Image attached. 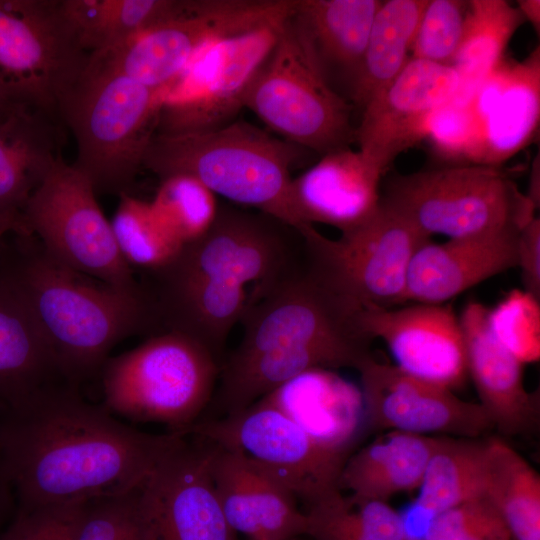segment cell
Listing matches in <instances>:
<instances>
[{"label": "cell", "mask_w": 540, "mask_h": 540, "mask_svg": "<svg viewBox=\"0 0 540 540\" xmlns=\"http://www.w3.org/2000/svg\"><path fill=\"white\" fill-rule=\"evenodd\" d=\"M181 434H150L71 385L0 410V470L20 509L88 502L139 487Z\"/></svg>", "instance_id": "1"}, {"label": "cell", "mask_w": 540, "mask_h": 540, "mask_svg": "<svg viewBox=\"0 0 540 540\" xmlns=\"http://www.w3.org/2000/svg\"><path fill=\"white\" fill-rule=\"evenodd\" d=\"M299 232L256 210L218 206L208 230L184 244L166 265L140 283L158 333L186 335L218 360L240 323L250 289L264 286L298 262Z\"/></svg>", "instance_id": "2"}, {"label": "cell", "mask_w": 540, "mask_h": 540, "mask_svg": "<svg viewBox=\"0 0 540 540\" xmlns=\"http://www.w3.org/2000/svg\"><path fill=\"white\" fill-rule=\"evenodd\" d=\"M0 272L30 311L64 377L78 388L100 375L119 342L157 334L142 286L125 290L75 271L31 234L0 239Z\"/></svg>", "instance_id": "3"}, {"label": "cell", "mask_w": 540, "mask_h": 540, "mask_svg": "<svg viewBox=\"0 0 540 540\" xmlns=\"http://www.w3.org/2000/svg\"><path fill=\"white\" fill-rule=\"evenodd\" d=\"M362 309L319 280L301 256L274 281L250 291L240 343L226 360L252 362L277 383L318 368L357 370L373 356Z\"/></svg>", "instance_id": "4"}, {"label": "cell", "mask_w": 540, "mask_h": 540, "mask_svg": "<svg viewBox=\"0 0 540 540\" xmlns=\"http://www.w3.org/2000/svg\"><path fill=\"white\" fill-rule=\"evenodd\" d=\"M307 151L243 120L200 132L158 133L143 168L159 179L187 174L236 206L267 214L296 230L291 171Z\"/></svg>", "instance_id": "5"}, {"label": "cell", "mask_w": 540, "mask_h": 540, "mask_svg": "<svg viewBox=\"0 0 540 540\" xmlns=\"http://www.w3.org/2000/svg\"><path fill=\"white\" fill-rule=\"evenodd\" d=\"M166 93L89 63L59 106L72 132L77 156L72 164L96 194L129 193L143 168Z\"/></svg>", "instance_id": "6"}, {"label": "cell", "mask_w": 540, "mask_h": 540, "mask_svg": "<svg viewBox=\"0 0 540 540\" xmlns=\"http://www.w3.org/2000/svg\"><path fill=\"white\" fill-rule=\"evenodd\" d=\"M221 361L181 333L151 335L109 357L100 375L103 407L114 416L158 423L184 434L211 403Z\"/></svg>", "instance_id": "7"}, {"label": "cell", "mask_w": 540, "mask_h": 540, "mask_svg": "<svg viewBox=\"0 0 540 540\" xmlns=\"http://www.w3.org/2000/svg\"><path fill=\"white\" fill-rule=\"evenodd\" d=\"M381 204L422 234L448 239L519 232L537 210L502 166L478 164L396 174Z\"/></svg>", "instance_id": "8"}, {"label": "cell", "mask_w": 540, "mask_h": 540, "mask_svg": "<svg viewBox=\"0 0 540 540\" xmlns=\"http://www.w3.org/2000/svg\"><path fill=\"white\" fill-rule=\"evenodd\" d=\"M269 130L320 156L356 140L354 106L329 82L293 14L243 102Z\"/></svg>", "instance_id": "9"}, {"label": "cell", "mask_w": 540, "mask_h": 540, "mask_svg": "<svg viewBox=\"0 0 540 540\" xmlns=\"http://www.w3.org/2000/svg\"><path fill=\"white\" fill-rule=\"evenodd\" d=\"M291 11V0H190L185 13L91 53L90 61L167 95L208 46L279 25Z\"/></svg>", "instance_id": "10"}, {"label": "cell", "mask_w": 540, "mask_h": 540, "mask_svg": "<svg viewBox=\"0 0 540 540\" xmlns=\"http://www.w3.org/2000/svg\"><path fill=\"white\" fill-rule=\"evenodd\" d=\"M297 231L307 268L330 289L362 308H394L405 303L411 258L431 240L383 204L369 220L335 239L312 225Z\"/></svg>", "instance_id": "11"}, {"label": "cell", "mask_w": 540, "mask_h": 540, "mask_svg": "<svg viewBox=\"0 0 540 540\" xmlns=\"http://www.w3.org/2000/svg\"><path fill=\"white\" fill-rule=\"evenodd\" d=\"M96 195L87 177L61 158L25 204L23 234L36 237L49 255L75 271L138 290L141 285L122 258Z\"/></svg>", "instance_id": "12"}, {"label": "cell", "mask_w": 540, "mask_h": 540, "mask_svg": "<svg viewBox=\"0 0 540 540\" xmlns=\"http://www.w3.org/2000/svg\"><path fill=\"white\" fill-rule=\"evenodd\" d=\"M90 55L62 0H0V84L20 101L60 119L59 106Z\"/></svg>", "instance_id": "13"}, {"label": "cell", "mask_w": 540, "mask_h": 540, "mask_svg": "<svg viewBox=\"0 0 540 540\" xmlns=\"http://www.w3.org/2000/svg\"><path fill=\"white\" fill-rule=\"evenodd\" d=\"M184 435L242 451L307 506L340 491L339 476L349 457L319 443L263 398L228 415L199 419Z\"/></svg>", "instance_id": "14"}, {"label": "cell", "mask_w": 540, "mask_h": 540, "mask_svg": "<svg viewBox=\"0 0 540 540\" xmlns=\"http://www.w3.org/2000/svg\"><path fill=\"white\" fill-rule=\"evenodd\" d=\"M281 24L237 35L203 50L167 93L156 132L208 131L232 122L244 108L245 94L270 54Z\"/></svg>", "instance_id": "15"}, {"label": "cell", "mask_w": 540, "mask_h": 540, "mask_svg": "<svg viewBox=\"0 0 540 540\" xmlns=\"http://www.w3.org/2000/svg\"><path fill=\"white\" fill-rule=\"evenodd\" d=\"M181 435L140 486L150 540H236L209 471L211 444Z\"/></svg>", "instance_id": "16"}, {"label": "cell", "mask_w": 540, "mask_h": 540, "mask_svg": "<svg viewBox=\"0 0 540 540\" xmlns=\"http://www.w3.org/2000/svg\"><path fill=\"white\" fill-rule=\"evenodd\" d=\"M365 420L373 429L475 439L493 427L479 403L453 390L412 376L374 356L357 369Z\"/></svg>", "instance_id": "17"}, {"label": "cell", "mask_w": 540, "mask_h": 540, "mask_svg": "<svg viewBox=\"0 0 540 540\" xmlns=\"http://www.w3.org/2000/svg\"><path fill=\"white\" fill-rule=\"evenodd\" d=\"M463 86L452 65L410 57L396 78L361 111L358 150L387 171L403 151L426 138L432 116Z\"/></svg>", "instance_id": "18"}, {"label": "cell", "mask_w": 540, "mask_h": 540, "mask_svg": "<svg viewBox=\"0 0 540 540\" xmlns=\"http://www.w3.org/2000/svg\"><path fill=\"white\" fill-rule=\"evenodd\" d=\"M360 322L372 340H383L404 372L451 390L466 381L465 340L450 303L363 308Z\"/></svg>", "instance_id": "19"}, {"label": "cell", "mask_w": 540, "mask_h": 540, "mask_svg": "<svg viewBox=\"0 0 540 540\" xmlns=\"http://www.w3.org/2000/svg\"><path fill=\"white\" fill-rule=\"evenodd\" d=\"M474 134L466 164L502 166L536 135L540 118V50L505 59L467 99Z\"/></svg>", "instance_id": "20"}, {"label": "cell", "mask_w": 540, "mask_h": 540, "mask_svg": "<svg viewBox=\"0 0 540 540\" xmlns=\"http://www.w3.org/2000/svg\"><path fill=\"white\" fill-rule=\"evenodd\" d=\"M209 443L213 487L236 534L250 540H290L306 535V513L281 481L242 451Z\"/></svg>", "instance_id": "21"}, {"label": "cell", "mask_w": 540, "mask_h": 540, "mask_svg": "<svg viewBox=\"0 0 540 540\" xmlns=\"http://www.w3.org/2000/svg\"><path fill=\"white\" fill-rule=\"evenodd\" d=\"M385 172L351 147L322 155L292 179V204L301 225L324 224L342 233L363 224L380 208Z\"/></svg>", "instance_id": "22"}, {"label": "cell", "mask_w": 540, "mask_h": 540, "mask_svg": "<svg viewBox=\"0 0 540 540\" xmlns=\"http://www.w3.org/2000/svg\"><path fill=\"white\" fill-rule=\"evenodd\" d=\"M459 320L465 340L468 375L492 425L507 435L533 430L538 423L539 398L524 385V364L493 335L488 323V308L477 301L468 302Z\"/></svg>", "instance_id": "23"}, {"label": "cell", "mask_w": 540, "mask_h": 540, "mask_svg": "<svg viewBox=\"0 0 540 540\" xmlns=\"http://www.w3.org/2000/svg\"><path fill=\"white\" fill-rule=\"evenodd\" d=\"M519 232L425 242L409 263L405 302L448 303L477 284L515 268Z\"/></svg>", "instance_id": "24"}, {"label": "cell", "mask_w": 540, "mask_h": 540, "mask_svg": "<svg viewBox=\"0 0 540 540\" xmlns=\"http://www.w3.org/2000/svg\"><path fill=\"white\" fill-rule=\"evenodd\" d=\"M63 125L57 116L28 103L0 116V216L22 227L21 212L29 197L62 158Z\"/></svg>", "instance_id": "25"}, {"label": "cell", "mask_w": 540, "mask_h": 540, "mask_svg": "<svg viewBox=\"0 0 540 540\" xmlns=\"http://www.w3.org/2000/svg\"><path fill=\"white\" fill-rule=\"evenodd\" d=\"M262 398L319 443L348 456L366 423L360 388L330 369L307 371Z\"/></svg>", "instance_id": "26"}, {"label": "cell", "mask_w": 540, "mask_h": 540, "mask_svg": "<svg viewBox=\"0 0 540 540\" xmlns=\"http://www.w3.org/2000/svg\"><path fill=\"white\" fill-rule=\"evenodd\" d=\"M65 385L72 384L30 311L0 272V410Z\"/></svg>", "instance_id": "27"}, {"label": "cell", "mask_w": 540, "mask_h": 540, "mask_svg": "<svg viewBox=\"0 0 540 540\" xmlns=\"http://www.w3.org/2000/svg\"><path fill=\"white\" fill-rule=\"evenodd\" d=\"M444 440L388 431L346 459L339 489L352 499L387 502L398 493L418 490L428 463Z\"/></svg>", "instance_id": "28"}, {"label": "cell", "mask_w": 540, "mask_h": 540, "mask_svg": "<svg viewBox=\"0 0 540 540\" xmlns=\"http://www.w3.org/2000/svg\"><path fill=\"white\" fill-rule=\"evenodd\" d=\"M380 0H295L293 16L331 83L337 75L351 88Z\"/></svg>", "instance_id": "29"}, {"label": "cell", "mask_w": 540, "mask_h": 540, "mask_svg": "<svg viewBox=\"0 0 540 540\" xmlns=\"http://www.w3.org/2000/svg\"><path fill=\"white\" fill-rule=\"evenodd\" d=\"M427 0H387L375 14L350 102L361 110L380 94L408 62Z\"/></svg>", "instance_id": "30"}, {"label": "cell", "mask_w": 540, "mask_h": 540, "mask_svg": "<svg viewBox=\"0 0 540 540\" xmlns=\"http://www.w3.org/2000/svg\"><path fill=\"white\" fill-rule=\"evenodd\" d=\"M190 0H62L85 51L118 46L187 11Z\"/></svg>", "instance_id": "31"}, {"label": "cell", "mask_w": 540, "mask_h": 540, "mask_svg": "<svg viewBox=\"0 0 540 540\" xmlns=\"http://www.w3.org/2000/svg\"><path fill=\"white\" fill-rule=\"evenodd\" d=\"M485 497L499 513L512 540H540V477L500 438L485 441Z\"/></svg>", "instance_id": "32"}, {"label": "cell", "mask_w": 540, "mask_h": 540, "mask_svg": "<svg viewBox=\"0 0 540 540\" xmlns=\"http://www.w3.org/2000/svg\"><path fill=\"white\" fill-rule=\"evenodd\" d=\"M524 22L517 7L506 0L468 1L462 39L452 62L463 81L457 99L467 100L504 60L507 45Z\"/></svg>", "instance_id": "33"}, {"label": "cell", "mask_w": 540, "mask_h": 540, "mask_svg": "<svg viewBox=\"0 0 540 540\" xmlns=\"http://www.w3.org/2000/svg\"><path fill=\"white\" fill-rule=\"evenodd\" d=\"M485 488V441L444 437L414 500L436 518L447 509L485 497Z\"/></svg>", "instance_id": "34"}, {"label": "cell", "mask_w": 540, "mask_h": 540, "mask_svg": "<svg viewBox=\"0 0 540 540\" xmlns=\"http://www.w3.org/2000/svg\"><path fill=\"white\" fill-rule=\"evenodd\" d=\"M307 507L306 535L314 540H405L399 512L387 502L337 491Z\"/></svg>", "instance_id": "35"}, {"label": "cell", "mask_w": 540, "mask_h": 540, "mask_svg": "<svg viewBox=\"0 0 540 540\" xmlns=\"http://www.w3.org/2000/svg\"><path fill=\"white\" fill-rule=\"evenodd\" d=\"M111 226L118 250L132 268L145 272L169 263L182 245L166 230L150 202L130 193L119 195Z\"/></svg>", "instance_id": "36"}, {"label": "cell", "mask_w": 540, "mask_h": 540, "mask_svg": "<svg viewBox=\"0 0 540 540\" xmlns=\"http://www.w3.org/2000/svg\"><path fill=\"white\" fill-rule=\"evenodd\" d=\"M150 204L159 221L182 246L208 230L219 206L217 196L187 174L160 179Z\"/></svg>", "instance_id": "37"}, {"label": "cell", "mask_w": 540, "mask_h": 540, "mask_svg": "<svg viewBox=\"0 0 540 540\" xmlns=\"http://www.w3.org/2000/svg\"><path fill=\"white\" fill-rule=\"evenodd\" d=\"M489 327L500 342L522 364L540 358V300L513 289L493 308H488Z\"/></svg>", "instance_id": "38"}, {"label": "cell", "mask_w": 540, "mask_h": 540, "mask_svg": "<svg viewBox=\"0 0 540 540\" xmlns=\"http://www.w3.org/2000/svg\"><path fill=\"white\" fill-rule=\"evenodd\" d=\"M140 486L88 501L74 540H150Z\"/></svg>", "instance_id": "39"}, {"label": "cell", "mask_w": 540, "mask_h": 540, "mask_svg": "<svg viewBox=\"0 0 540 540\" xmlns=\"http://www.w3.org/2000/svg\"><path fill=\"white\" fill-rule=\"evenodd\" d=\"M467 3L461 0H427L410 57L452 65L463 35Z\"/></svg>", "instance_id": "40"}, {"label": "cell", "mask_w": 540, "mask_h": 540, "mask_svg": "<svg viewBox=\"0 0 540 540\" xmlns=\"http://www.w3.org/2000/svg\"><path fill=\"white\" fill-rule=\"evenodd\" d=\"M426 540H512L487 497L470 500L436 516Z\"/></svg>", "instance_id": "41"}, {"label": "cell", "mask_w": 540, "mask_h": 540, "mask_svg": "<svg viewBox=\"0 0 540 540\" xmlns=\"http://www.w3.org/2000/svg\"><path fill=\"white\" fill-rule=\"evenodd\" d=\"M86 503L17 508L0 540H74Z\"/></svg>", "instance_id": "42"}, {"label": "cell", "mask_w": 540, "mask_h": 540, "mask_svg": "<svg viewBox=\"0 0 540 540\" xmlns=\"http://www.w3.org/2000/svg\"><path fill=\"white\" fill-rule=\"evenodd\" d=\"M474 134V118L467 100L455 99L431 118L427 136L446 160L466 164Z\"/></svg>", "instance_id": "43"}, {"label": "cell", "mask_w": 540, "mask_h": 540, "mask_svg": "<svg viewBox=\"0 0 540 540\" xmlns=\"http://www.w3.org/2000/svg\"><path fill=\"white\" fill-rule=\"evenodd\" d=\"M523 290L540 300V219L534 217L519 232L517 266Z\"/></svg>", "instance_id": "44"}, {"label": "cell", "mask_w": 540, "mask_h": 540, "mask_svg": "<svg viewBox=\"0 0 540 540\" xmlns=\"http://www.w3.org/2000/svg\"><path fill=\"white\" fill-rule=\"evenodd\" d=\"M517 9L521 13L524 21H527L539 34L540 30V1L520 0L517 1Z\"/></svg>", "instance_id": "45"}, {"label": "cell", "mask_w": 540, "mask_h": 540, "mask_svg": "<svg viewBox=\"0 0 540 540\" xmlns=\"http://www.w3.org/2000/svg\"><path fill=\"white\" fill-rule=\"evenodd\" d=\"M528 199L533 203L536 209L540 205V163L539 154L534 158L530 170L528 190L525 192Z\"/></svg>", "instance_id": "46"}, {"label": "cell", "mask_w": 540, "mask_h": 540, "mask_svg": "<svg viewBox=\"0 0 540 540\" xmlns=\"http://www.w3.org/2000/svg\"><path fill=\"white\" fill-rule=\"evenodd\" d=\"M14 502L15 498L10 484L0 470V529Z\"/></svg>", "instance_id": "47"}, {"label": "cell", "mask_w": 540, "mask_h": 540, "mask_svg": "<svg viewBox=\"0 0 540 540\" xmlns=\"http://www.w3.org/2000/svg\"><path fill=\"white\" fill-rule=\"evenodd\" d=\"M18 103H25L17 99L9 90L0 84V116Z\"/></svg>", "instance_id": "48"}, {"label": "cell", "mask_w": 540, "mask_h": 540, "mask_svg": "<svg viewBox=\"0 0 540 540\" xmlns=\"http://www.w3.org/2000/svg\"><path fill=\"white\" fill-rule=\"evenodd\" d=\"M9 233H22L21 224L14 219L0 216V239Z\"/></svg>", "instance_id": "49"}]
</instances>
